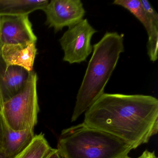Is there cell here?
I'll list each match as a JSON object with an SVG mask.
<instances>
[{
	"label": "cell",
	"mask_w": 158,
	"mask_h": 158,
	"mask_svg": "<svg viewBox=\"0 0 158 158\" xmlns=\"http://www.w3.org/2000/svg\"><path fill=\"white\" fill-rule=\"evenodd\" d=\"M140 1L150 24L149 30L147 33L148 36L147 46L148 54L150 61L154 62L158 59V15L149 2Z\"/></svg>",
	"instance_id": "obj_12"
},
{
	"label": "cell",
	"mask_w": 158,
	"mask_h": 158,
	"mask_svg": "<svg viewBox=\"0 0 158 158\" xmlns=\"http://www.w3.org/2000/svg\"><path fill=\"white\" fill-rule=\"evenodd\" d=\"M3 126H4V121L0 111V150L2 148V141L3 138Z\"/></svg>",
	"instance_id": "obj_15"
},
{
	"label": "cell",
	"mask_w": 158,
	"mask_h": 158,
	"mask_svg": "<svg viewBox=\"0 0 158 158\" xmlns=\"http://www.w3.org/2000/svg\"><path fill=\"white\" fill-rule=\"evenodd\" d=\"M36 41L28 15L0 16V44L2 46Z\"/></svg>",
	"instance_id": "obj_8"
},
{
	"label": "cell",
	"mask_w": 158,
	"mask_h": 158,
	"mask_svg": "<svg viewBox=\"0 0 158 158\" xmlns=\"http://www.w3.org/2000/svg\"><path fill=\"white\" fill-rule=\"evenodd\" d=\"M52 148L43 133L35 135L29 146L15 158H45Z\"/></svg>",
	"instance_id": "obj_13"
},
{
	"label": "cell",
	"mask_w": 158,
	"mask_h": 158,
	"mask_svg": "<svg viewBox=\"0 0 158 158\" xmlns=\"http://www.w3.org/2000/svg\"><path fill=\"white\" fill-rule=\"evenodd\" d=\"M130 158V157H126V158Z\"/></svg>",
	"instance_id": "obj_19"
},
{
	"label": "cell",
	"mask_w": 158,
	"mask_h": 158,
	"mask_svg": "<svg viewBox=\"0 0 158 158\" xmlns=\"http://www.w3.org/2000/svg\"><path fill=\"white\" fill-rule=\"evenodd\" d=\"M35 43L4 45L2 56L7 64L19 65L31 72L36 54Z\"/></svg>",
	"instance_id": "obj_9"
},
{
	"label": "cell",
	"mask_w": 158,
	"mask_h": 158,
	"mask_svg": "<svg viewBox=\"0 0 158 158\" xmlns=\"http://www.w3.org/2000/svg\"><path fill=\"white\" fill-rule=\"evenodd\" d=\"M35 136L34 130L14 131L4 122L2 151L5 158H15L29 146Z\"/></svg>",
	"instance_id": "obj_10"
},
{
	"label": "cell",
	"mask_w": 158,
	"mask_h": 158,
	"mask_svg": "<svg viewBox=\"0 0 158 158\" xmlns=\"http://www.w3.org/2000/svg\"><path fill=\"white\" fill-rule=\"evenodd\" d=\"M48 0H0V16L28 15L37 10H43Z\"/></svg>",
	"instance_id": "obj_11"
},
{
	"label": "cell",
	"mask_w": 158,
	"mask_h": 158,
	"mask_svg": "<svg viewBox=\"0 0 158 158\" xmlns=\"http://www.w3.org/2000/svg\"><path fill=\"white\" fill-rule=\"evenodd\" d=\"M37 81L36 73L33 71L24 88L0 106L4 123L14 131L34 130L37 123L40 109Z\"/></svg>",
	"instance_id": "obj_4"
},
{
	"label": "cell",
	"mask_w": 158,
	"mask_h": 158,
	"mask_svg": "<svg viewBox=\"0 0 158 158\" xmlns=\"http://www.w3.org/2000/svg\"><path fill=\"white\" fill-rule=\"evenodd\" d=\"M97 32L87 19L69 27L59 40L64 53V61L70 64L86 61L93 51L91 39Z\"/></svg>",
	"instance_id": "obj_5"
},
{
	"label": "cell",
	"mask_w": 158,
	"mask_h": 158,
	"mask_svg": "<svg viewBox=\"0 0 158 158\" xmlns=\"http://www.w3.org/2000/svg\"><path fill=\"white\" fill-rule=\"evenodd\" d=\"M124 52V35L107 32L93 46L92 56L76 97L71 122L80 115L104 93V89Z\"/></svg>",
	"instance_id": "obj_2"
},
{
	"label": "cell",
	"mask_w": 158,
	"mask_h": 158,
	"mask_svg": "<svg viewBox=\"0 0 158 158\" xmlns=\"http://www.w3.org/2000/svg\"><path fill=\"white\" fill-rule=\"evenodd\" d=\"M0 158H5V156L2 150H0Z\"/></svg>",
	"instance_id": "obj_18"
},
{
	"label": "cell",
	"mask_w": 158,
	"mask_h": 158,
	"mask_svg": "<svg viewBox=\"0 0 158 158\" xmlns=\"http://www.w3.org/2000/svg\"><path fill=\"white\" fill-rule=\"evenodd\" d=\"M43 10L46 23L56 32L75 25L84 19L86 13L80 0H52Z\"/></svg>",
	"instance_id": "obj_6"
},
{
	"label": "cell",
	"mask_w": 158,
	"mask_h": 158,
	"mask_svg": "<svg viewBox=\"0 0 158 158\" xmlns=\"http://www.w3.org/2000/svg\"><path fill=\"white\" fill-rule=\"evenodd\" d=\"M139 158H158L154 152L145 150Z\"/></svg>",
	"instance_id": "obj_16"
},
{
	"label": "cell",
	"mask_w": 158,
	"mask_h": 158,
	"mask_svg": "<svg viewBox=\"0 0 158 158\" xmlns=\"http://www.w3.org/2000/svg\"><path fill=\"white\" fill-rule=\"evenodd\" d=\"M0 44V106L20 93L26 85L32 71L7 64L2 56Z\"/></svg>",
	"instance_id": "obj_7"
},
{
	"label": "cell",
	"mask_w": 158,
	"mask_h": 158,
	"mask_svg": "<svg viewBox=\"0 0 158 158\" xmlns=\"http://www.w3.org/2000/svg\"><path fill=\"white\" fill-rule=\"evenodd\" d=\"M57 149L62 158H125L133 148L118 138L82 123L62 131Z\"/></svg>",
	"instance_id": "obj_3"
},
{
	"label": "cell",
	"mask_w": 158,
	"mask_h": 158,
	"mask_svg": "<svg viewBox=\"0 0 158 158\" xmlns=\"http://www.w3.org/2000/svg\"><path fill=\"white\" fill-rule=\"evenodd\" d=\"M113 4L121 6L130 12L142 23L148 33L150 28L149 22L140 0H115Z\"/></svg>",
	"instance_id": "obj_14"
},
{
	"label": "cell",
	"mask_w": 158,
	"mask_h": 158,
	"mask_svg": "<svg viewBox=\"0 0 158 158\" xmlns=\"http://www.w3.org/2000/svg\"><path fill=\"white\" fill-rule=\"evenodd\" d=\"M45 158H62L57 149H52L51 151Z\"/></svg>",
	"instance_id": "obj_17"
},
{
	"label": "cell",
	"mask_w": 158,
	"mask_h": 158,
	"mask_svg": "<svg viewBox=\"0 0 158 158\" xmlns=\"http://www.w3.org/2000/svg\"><path fill=\"white\" fill-rule=\"evenodd\" d=\"M83 123L135 149L158 133V100L148 95L104 93L85 113Z\"/></svg>",
	"instance_id": "obj_1"
}]
</instances>
